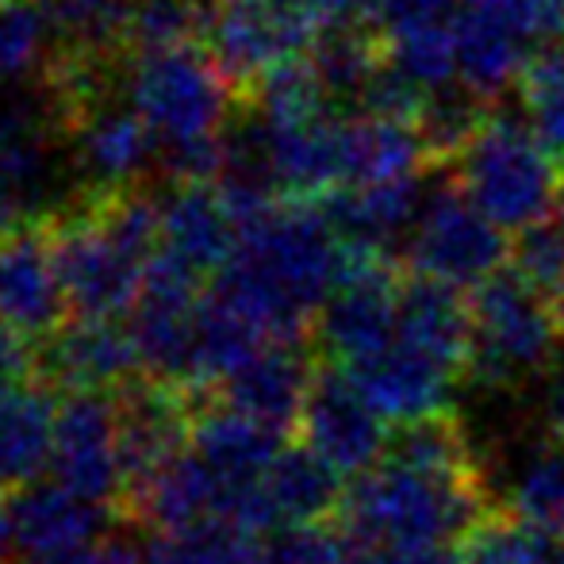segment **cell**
<instances>
[{"mask_svg":"<svg viewBox=\"0 0 564 564\" xmlns=\"http://www.w3.org/2000/svg\"><path fill=\"white\" fill-rule=\"evenodd\" d=\"M346 273L349 258L319 208L284 200L242 227V242L212 292L269 341H304Z\"/></svg>","mask_w":564,"mask_h":564,"instance_id":"6da1fadb","label":"cell"},{"mask_svg":"<svg viewBox=\"0 0 564 564\" xmlns=\"http://www.w3.org/2000/svg\"><path fill=\"white\" fill-rule=\"evenodd\" d=\"M54 265L77 319L134 312L162 238V204L147 188L82 193L51 227Z\"/></svg>","mask_w":564,"mask_h":564,"instance_id":"7a4b0ae2","label":"cell"},{"mask_svg":"<svg viewBox=\"0 0 564 564\" xmlns=\"http://www.w3.org/2000/svg\"><path fill=\"white\" fill-rule=\"evenodd\" d=\"M488 511H496L488 484L453 480L384 457L349 480L338 527L354 550H449Z\"/></svg>","mask_w":564,"mask_h":564,"instance_id":"3957f363","label":"cell"},{"mask_svg":"<svg viewBox=\"0 0 564 564\" xmlns=\"http://www.w3.org/2000/svg\"><path fill=\"white\" fill-rule=\"evenodd\" d=\"M473 312V354L468 377L491 392H519L538 384L557 361L561 327L553 304L530 289L514 269H503L468 300Z\"/></svg>","mask_w":564,"mask_h":564,"instance_id":"277c9868","label":"cell"},{"mask_svg":"<svg viewBox=\"0 0 564 564\" xmlns=\"http://www.w3.org/2000/svg\"><path fill=\"white\" fill-rule=\"evenodd\" d=\"M453 165H457V188L499 230L522 235L545 224V216L561 200L557 162L519 119L491 116Z\"/></svg>","mask_w":564,"mask_h":564,"instance_id":"5b68a950","label":"cell"},{"mask_svg":"<svg viewBox=\"0 0 564 564\" xmlns=\"http://www.w3.org/2000/svg\"><path fill=\"white\" fill-rule=\"evenodd\" d=\"M127 97L154 131L158 147L216 139L230 123V105H238L216 58H204L196 46L131 58Z\"/></svg>","mask_w":564,"mask_h":564,"instance_id":"8992f818","label":"cell"},{"mask_svg":"<svg viewBox=\"0 0 564 564\" xmlns=\"http://www.w3.org/2000/svg\"><path fill=\"white\" fill-rule=\"evenodd\" d=\"M403 261L415 276H431L449 289H480L511 261L507 235L453 185H442L426 196L408 242Z\"/></svg>","mask_w":564,"mask_h":564,"instance_id":"52a82bcc","label":"cell"},{"mask_svg":"<svg viewBox=\"0 0 564 564\" xmlns=\"http://www.w3.org/2000/svg\"><path fill=\"white\" fill-rule=\"evenodd\" d=\"M62 139L69 147V162H74L82 193L139 188L142 173L158 162V139L147 119L134 112L127 82L123 89L105 93V97L89 100L82 112L69 116Z\"/></svg>","mask_w":564,"mask_h":564,"instance_id":"ba28073f","label":"cell"},{"mask_svg":"<svg viewBox=\"0 0 564 564\" xmlns=\"http://www.w3.org/2000/svg\"><path fill=\"white\" fill-rule=\"evenodd\" d=\"M51 473L62 488L100 507H108L116 496H123V488H131L119 400L108 392H74L66 403H58Z\"/></svg>","mask_w":564,"mask_h":564,"instance_id":"9c48e42d","label":"cell"},{"mask_svg":"<svg viewBox=\"0 0 564 564\" xmlns=\"http://www.w3.org/2000/svg\"><path fill=\"white\" fill-rule=\"evenodd\" d=\"M384 423L388 419L357 392L338 365L315 372L304 415H300V434H304V446L327 460L338 476H365L388 457L392 434Z\"/></svg>","mask_w":564,"mask_h":564,"instance_id":"30bf717a","label":"cell"},{"mask_svg":"<svg viewBox=\"0 0 564 564\" xmlns=\"http://www.w3.org/2000/svg\"><path fill=\"white\" fill-rule=\"evenodd\" d=\"M400 284L392 261L349 273L315 319L323 354L335 365H354L392 346L400 335Z\"/></svg>","mask_w":564,"mask_h":564,"instance_id":"8fae6325","label":"cell"},{"mask_svg":"<svg viewBox=\"0 0 564 564\" xmlns=\"http://www.w3.org/2000/svg\"><path fill=\"white\" fill-rule=\"evenodd\" d=\"M158 204L162 238L154 258L200 284L224 273L242 242V227L230 216L224 193L216 185H170Z\"/></svg>","mask_w":564,"mask_h":564,"instance_id":"7c38bea8","label":"cell"},{"mask_svg":"<svg viewBox=\"0 0 564 564\" xmlns=\"http://www.w3.org/2000/svg\"><path fill=\"white\" fill-rule=\"evenodd\" d=\"M354 388L388 419V423H419L431 415H449L453 388H457V372L434 361L431 354L415 349L411 341L395 335L392 346L380 354L361 357L354 365H338Z\"/></svg>","mask_w":564,"mask_h":564,"instance_id":"4fadbf2b","label":"cell"},{"mask_svg":"<svg viewBox=\"0 0 564 564\" xmlns=\"http://www.w3.org/2000/svg\"><path fill=\"white\" fill-rule=\"evenodd\" d=\"M66 307L51 230L23 227L0 235V327L20 338L46 341L62 330Z\"/></svg>","mask_w":564,"mask_h":564,"instance_id":"5bb4252c","label":"cell"},{"mask_svg":"<svg viewBox=\"0 0 564 564\" xmlns=\"http://www.w3.org/2000/svg\"><path fill=\"white\" fill-rule=\"evenodd\" d=\"M341 476L307 446H284L253 484L238 527L250 534H273L284 527L327 522L341 507Z\"/></svg>","mask_w":564,"mask_h":564,"instance_id":"9a60e30c","label":"cell"},{"mask_svg":"<svg viewBox=\"0 0 564 564\" xmlns=\"http://www.w3.org/2000/svg\"><path fill=\"white\" fill-rule=\"evenodd\" d=\"M315 365L304 341H269L253 357H246L219 384L224 403L238 415L284 434L300 426L307 392L315 384Z\"/></svg>","mask_w":564,"mask_h":564,"instance_id":"2e32d148","label":"cell"},{"mask_svg":"<svg viewBox=\"0 0 564 564\" xmlns=\"http://www.w3.org/2000/svg\"><path fill=\"white\" fill-rule=\"evenodd\" d=\"M105 538V507L54 484H28L8 503V545L31 564H51Z\"/></svg>","mask_w":564,"mask_h":564,"instance_id":"e0dca14e","label":"cell"},{"mask_svg":"<svg viewBox=\"0 0 564 564\" xmlns=\"http://www.w3.org/2000/svg\"><path fill=\"white\" fill-rule=\"evenodd\" d=\"M119 426H123V457L131 491L147 484L158 468H165L193 438L196 411L188 408L185 392L170 384H127L119 388Z\"/></svg>","mask_w":564,"mask_h":564,"instance_id":"ac0fdd59","label":"cell"},{"mask_svg":"<svg viewBox=\"0 0 564 564\" xmlns=\"http://www.w3.org/2000/svg\"><path fill=\"white\" fill-rule=\"evenodd\" d=\"M39 369L51 384H62L69 392H108V388L131 384L139 354L127 327H116L108 319H77L43 341Z\"/></svg>","mask_w":564,"mask_h":564,"instance_id":"d6986e66","label":"cell"},{"mask_svg":"<svg viewBox=\"0 0 564 564\" xmlns=\"http://www.w3.org/2000/svg\"><path fill=\"white\" fill-rule=\"evenodd\" d=\"M519 28L499 12L496 0H460L457 4V82L484 100H496L522 77L534 58Z\"/></svg>","mask_w":564,"mask_h":564,"instance_id":"ffe728a7","label":"cell"},{"mask_svg":"<svg viewBox=\"0 0 564 564\" xmlns=\"http://www.w3.org/2000/svg\"><path fill=\"white\" fill-rule=\"evenodd\" d=\"M400 338L431 354L457 377H468L473 354V312L457 289L431 276H403L400 284Z\"/></svg>","mask_w":564,"mask_h":564,"instance_id":"44dd1931","label":"cell"},{"mask_svg":"<svg viewBox=\"0 0 564 564\" xmlns=\"http://www.w3.org/2000/svg\"><path fill=\"white\" fill-rule=\"evenodd\" d=\"M341 147H346V185L408 181L431 165V150L415 123L369 112L341 119Z\"/></svg>","mask_w":564,"mask_h":564,"instance_id":"7402d4cb","label":"cell"},{"mask_svg":"<svg viewBox=\"0 0 564 564\" xmlns=\"http://www.w3.org/2000/svg\"><path fill=\"white\" fill-rule=\"evenodd\" d=\"M58 403L43 388L0 395V488H28L51 468Z\"/></svg>","mask_w":564,"mask_h":564,"instance_id":"603a6c76","label":"cell"},{"mask_svg":"<svg viewBox=\"0 0 564 564\" xmlns=\"http://www.w3.org/2000/svg\"><path fill=\"white\" fill-rule=\"evenodd\" d=\"M388 457L400 460V465L423 468V473L488 484L473 434L453 415H431V419H419V423H408V426H400V431H392Z\"/></svg>","mask_w":564,"mask_h":564,"instance_id":"cb8c5ba5","label":"cell"},{"mask_svg":"<svg viewBox=\"0 0 564 564\" xmlns=\"http://www.w3.org/2000/svg\"><path fill=\"white\" fill-rule=\"evenodd\" d=\"M507 511L550 542H564V442L545 438L527 453L511 480Z\"/></svg>","mask_w":564,"mask_h":564,"instance_id":"d4e9b609","label":"cell"},{"mask_svg":"<svg viewBox=\"0 0 564 564\" xmlns=\"http://www.w3.org/2000/svg\"><path fill=\"white\" fill-rule=\"evenodd\" d=\"M212 15L216 0H134L123 28V54L142 58V54L196 46L208 39Z\"/></svg>","mask_w":564,"mask_h":564,"instance_id":"484cf974","label":"cell"},{"mask_svg":"<svg viewBox=\"0 0 564 564\" xmlns=\"http://www.w3.org/2000/svg\"><path fill=\"white\" fill-rule=\"evenodd\" d=\"M384 39L365 28H330L315 39L312 46V69L330 93V100H361L365 85L384 62Z\"/></svg>","mask_w":564,"mask_h":564,"instance_id":"4316f807","label":"cell"},{"mask_svg":"<svg viewBox=\"0 0 564 564\" xmlns=\"http://www.w3.org/2000/svg\"><path fill=\"white\" fill-rule=\"evenodd\" d=\"M488 100L480 93H473L465 82H449L442 89L426 93V105L419 112L415 127L423 134L431 162H457L468 150V142L488 127Z\"/></svg>","mask_w":564,"mask_h":564,"instance_id":"83f0119b","label":"cell"},{"mask_svg":"<svg viewBox=\"0 0 564 564\" xmlns=\"http://www.w3.org/2000/svg\"><path fill=\"white\" fill-rule=\"evenodd\" d=\"M134 0H43L54 43L69 54H123V28Z\"/></svg>","mask_w":564,"mask_h":564,"instance_id":"f1b7e54d","label":"cell"},{"mask_svg":"<svg viewBox=\"0 0 564 564\" xmlns=\"http://www.w3.org/2000/svg\"><path fill=\"white\" fill-rule=\"evenodd\" d=\"M54 28L43 0H8L0 4V85L23 82V77H43L51 66Z\"/></svg>","mask_w":564,"mask_h":564,"instance_id":"f546056e","label":"cell"},{"mask_svg":"<svg viewBox=\"0 0 564 564\" xmlns=\"http://www.w3.org/2000/svg\"><path fill=\"white\" fill-rule=\"evenodd\" d=\"M453 564H557V557L550 553V538L496 507L453 545Z\"/></svg>","mask_w":564,"mask_h":564,"instance_id":"4dcf8cb0","label":"cell"},{"mask_svg":"<svg viewBox=\"0 0 564 564\" xmlns=\"http://www.w3.org/2000/svg\"><path fill=\"white\" fill-rule=\"evenodd\" d=\"M522 119L553 158H564V43L542 46L519 77Z\"/></svg>","mask_w":564,"mask_h":564,"instance_id":"1f68e13d","label":"cell"},{"mask_svg":"<svg viewBox=\"0 0 564 564\" xmlns=\"http://www.w3.org/2000/svg\"><path fill=\"white\" fill-rule=\"evenodd\" d=\"M147 564H269V557L258 534L230 522H208V527L165 534L147 550Z\"/></svg>","mask_w":564,"mask_h":564,"instance_id":"d6a6232c","label":"cell"},{"mask_svg":"<svg viewBox=\"0 0 564 564\" xmlns=\"http://www.w3.org/2000/svg\"><path fill=\"white\" fill-rule=\"evenodd\" d=\"M265 557L269 564H346L354 557V545L338 522H304L273 530L265 538Z\"/></svg>","mask_w":564,"mask_h":564,"instance_id":"836d02e7","label":"cell"},{"mask_svg":"<svg viewBox=\"0 0 564 564\" xmlns=\"http://www.w3.org/2000/svg\"><path fill=\"white\" fill-rule=\"evenodd\" d=\"M511 269L542 296H557L564 289V227L538 224L522 230L511 246Z\"/></svg>","mask_w":564,"mask_h":564,"instance_id":"e575fe53","label":"cell"},{"mask_svg":"<svg viewBox=\"0 0 564 564\" xmlns=\"http://www.w3.org/2000/svg\"><path fill=\"white\" fill-rule=\"evenodd\" d=\"M51 564H147V550H139L127 538H97L85 550L66 553V557L51 561Z\"/></svg>","mask_w":564,"mask_h":564,"instance_id":"d590c367","label":"cell"},{"mask_svg":"<svg viewBox=\"0 0 564 564\" xmlns=\"http://www.w3.org/2000/svg\"><path fill=\"white\" fill-rule=\"evenodd\" d=\"M23 341H28V338H20V335H12L8 327H0V395L23 388V377H28L31 365H35Z\"/></svg>","mask_w":564,"mask_h":564,"instance_id":"8d00e7d4","label":"cell"},{"mask_svg":"<svg viewBox=\"0 0 564 564\" xmlns=\"http://www.w3.org/2000/svg\"><path fill=\"white\" fill-rule=\"evenodd\" d=\"M361 564H453L446 550H357Z\"/></svg>","mask_w":564,"mask_h":564,"instance_id":"74e56055","label":"cell"},{"mask_svg":"<svg viewBox=\"0 0 564 564\" xmlns=\"http://www.w3.org/2000/svg\"><path fill=\"white\" fill-rule=\"evenodd\" d=\"M8 550V503H0V553Z\"/></svg>","mask_w":564,"mask_h":564,"instance_id":"f35d334b","label":"cell"},{"mask_svg":"<svg viewBox=\"0 0 564 564\" xmlns=\"http://www.w3.org/2000/svg\"><path fill=\"white\" fill-rule=\"evenodd\" d=\"M553 315H557V327H561V335H564V289L553 296Z\"/></svg>","mask_w":564,"mask_h":564,"instance_id":"ab89813d","label":"cell"},{"mask_svg":"<svg viewBox=\"0 0 564 564\" xmlns=\"http://www.w3.org/2000/svg\"><path fill=\"white\" fill-rule=\"evenodd\" d=\"M557 219H561V227H564V188H561V200H557Z\"/></svg>","mask_w":564,"mask_h":564,"instance_id":"60d3db41","label":"cell"},{"mask_svg":"<svg viewBox=\"0 0 564 564\" xmlns=\"http://www.w3.org/2000/svg\"><path fill=\"white\" fill-rule=\"evenodd\" d=\"M346 564H361V561H357V550H354V557H349Z\"/></svg>","mask_w":564,"mask_h":564,"instance_id":"b9f144b4","label":"cell"},{"mask_svg":"<svg viewBox=\"0 0 564 564\" xmlns=\"http://www.w3.org/2000/svg\"><path fill=\"white\" fill-rule=\"evenodd\" d=\"M0 4H8V0H0Z\"/></svg>","mask_w":564,"mask_h":564,"instance_id":"7bdbcfd3","label":"cell"},{"mask_svg":"<svg viewBox=\"0 0 564 564\" xmlns=\"http://www.w3.org/2000/svg\"><path fill=\"white\" fill-rule=\"evenodd\" d=\"M557 564H564V557H561V561H557Z\"/></svg>","mask_w":564,"mask_h":564,"instance_id":"ee69618b","label":"cell"}]
</instances>
